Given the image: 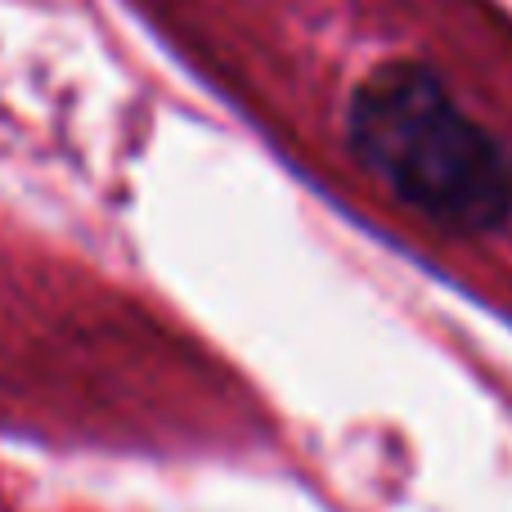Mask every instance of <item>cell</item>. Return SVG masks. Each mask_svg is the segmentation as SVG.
<instances>
[{
    "label": "cell",
    "instance_id": "cell-1",
    "mask_svg": "<svg viewBox=\"0 0 512 512\" xmlns=\"http://www.w3.org/2000/svg\"><path fill=\"white\" fill-rule=\"evenodd\" d=\"M212 355L171 310L32 234L0 230V432L113 454L216 436Z\"/></svg>",
    "mask_w": 512,
    "mask_h": 512
},
{
    "label": "cell",
    "instance_id": "cell-2",
    "mask_svg": "<svg viewBox=\"0 0 512 512\" xmlns=\"http://www.w3.org/2000/svg\"><path fill=\"white\" fill-rule=\"evenodd\" d=\"M346 167L445 239H490L512 221V149L418 54H378L333 95Z\"/></svg>",
    "mask_w": 512,
    "mask_h": 512
}]
</instances>
